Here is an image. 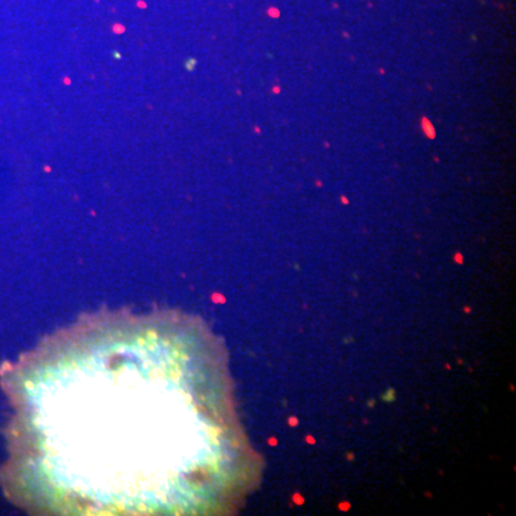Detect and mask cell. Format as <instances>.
<instances>
[{
    "instance_id": "1",
    "label": "cell",
    "mask_w": 516,
    "mask_h": 516,
    "mask_svg": "<svg viewBox=\"0 0 516 516\" xmlns=\"http://www.w3.org/2000/svg\"><path fill=\"white\" fill-rule=\"evenodd\" d=\"M5 483L39 513H229L260 463L225 350L177 311L82 317L5 373Z\"/></svg>"
},
{
    "instance_id": "2",
    "label": "cell",
    "mask_w": 516,
    "mask_h": 516,
    "mask_svg": "<svg viewBox=\"0 0 516 516\" xmlns=\"http://www.w3.org/2000/svg\"><path fill=\"white\" fill-rule=\"evenodd\" d=\"M191 60H192V59H191ZM185 66L188 67V69H191V67L194 66V60H192V62H187V63H185Z\"/></svg>"
}]
</instances>
